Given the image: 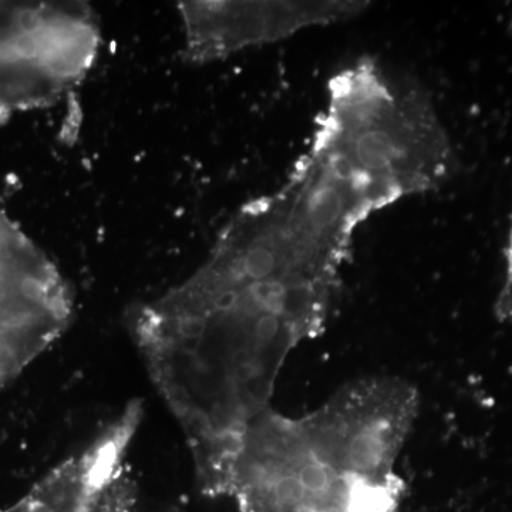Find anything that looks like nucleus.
Masks as SVG:
<instances>
[{"label": "nucleus", "instance_id": "nucleus-1", "mask_svg": "<svg viewBox=\"0 0 512 512\" xmlns=\"http://www.w3.org/2000/svg\"><path fill=\"white\" fill-rule=\"evenodd\" d=\"M352 251L284 198L245 202L185 281L128 326L185 441L195 484L225 498L242 434L289 355L328 326Z\"/></svg>", "mask_w": 512, "mask_h": 512}, {"label": "nucleus", "instance_id": "nucleus-2", "mask_svg": "<svg viewBox=\"0 0 512 512\" xmlns=\"http://www.w3.org/2000/svg\"><path fill=\"white\" fill-rule=\"evenodd\" d=\"M419 406L412 383L370 376L303 416L266 407L242 434L225 498L237 512H400L397 461Z\"/></svg>", "mask_w": 512, "mask_h": 512}, {"label": "nucleus", "instance_id": "nucleus-3", "mask_svg": "<svg viewBox=\"0 0 512 512\" xmlns=\"http://www.w3.org/2000/svg\"><path fill=\"white\" fill-rule=\"evenodd\" d=\"M99 16L84 2H0V124L53 106L99 57Z\"/></svg>", "mask_w": 512, "mask_h": 512}, {"label": "nucleus", "instance_id": "nucleus-4", "mask_svg": "<svg viewBox=\"0 0 512 512\" xmlns=\"http://www.w3.org/2000/svg\"><path fill=\"white\" fill-rule=\"evenodd\" d=\"M73 311L55 262L0 210V389L62 338Z\"/></svg>", "mask_w": 512, "mask_h": 512}, {"label": "nucleus", "instance_id": "nucleus-5", "mask_svg": "<svg viewBox=\"0 0 512 512\" xmlns=\"http://www.w3.org/2000/svg\"><path fill=\"white\" fill-rule=\"evenodd\" d=\"M370 8L363 0H183V59L220 62L249 47L271 45L303 30L348 22Z\"/></svg>", "mask_w": 512, "mask_h": 512}, {"label": "nucleus", "instance_id": "nucleus-6", "mask_svg": "<svg viewBox=\"0 0 512 512\" xmlns=\"http://www.w3.org/2000/svg\"><path fill=\"white\" fill-rule=\"evenodd\" d=\"M505 278L503 288L495 301V315L501 322L512 325V210L510 229H508L507 245H505Z\"/></svg>", "mask_w": 512, "mask_h": 512}, {"label": "nucleus", "instance_id": "nucleus-7", "mask_svg": "<svg viewBox=\"0 0 512 512\" xmlns=\"http://www.w3.org/2000/svg\"><path fill=\"white\" fill-rule=\"evenodd\" d=\"M508 30H510V33L512 35V13H511V16H510V22H508Z\"/></svg>", "mask_w": 512, "mask_h": 512}]
</instances>
